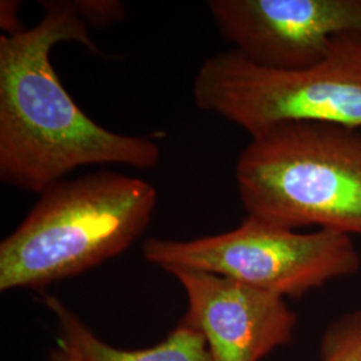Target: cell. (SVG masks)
<instances>
[{"label":"cell","instance_id":"8fae6325","mask_svg":"<svg viewBox=\"0 0 361 361\" xmlns=\"http://www.w3.org/2000/svg\"><path fill=\"white\" fill-rule=\"evenodd\" d=\"M20 1L3 0L0 3V27L6 31V35H16L27 30L19 18Z\"/></svg>","mask_w":361,"mask_h":361},{"label":"cell","instance_id":"ba28073f","mask_svg":"<svg viewBox=\"0 0 361 361\" xmlns=\"http://www.w3.org/2000/svg\"><path fill=\"white\" fill-rule=\"evenodd\" d=\"M44 304L58 323L61 337L75 347L85 361H212L204 335L183 324L154 347L116 348L95 335L59 298L46 296Z\"/></svg>","mask_w":361,"mask_h":361},{"label":"cell","instance_id":"7a4b0ae2","mask_svg":"<svg viewBox=\"0 0 361 361\" xmlns=\"http://www.w3.org/2000/svg\"><path fill=\"white\" fill-rule=\"evenodd\" d=\"M157 201L152 183L111 170L52 183L0 243V290L42 289L122 255Z\"/></svg>","mask_w":361,"mask_h":361},{"label":"cell","instance_id":"8992f818","mask_svg":"<svg viewBox=\"0 0 361 361\" xmlns=\"http://www.w3.org/2000/svg\"><path fill=\"white\" fill-rule=\"evenodd\" d=\"M207 7L233 50L279 71L310 68L336 37L361 32V0H210Z\"/></svg>","mask_w":361,"mask_h":361},{"label":"cell","instance_id":"52a82bcc","mask_svg":"<svg viewBox=\"0 0 361 361\" xmlns=\"http://www.w3.org/2000/svg\"><path fill=\"white\" fill-rule=\"evenodd\" d=\"M165 271L186 295L180 323L204 335L212 361H259L292 340L296 313L284 297L207 271Z\"/></svg>","mask_w":361,"mask_h":361},{"label":"cell","instance_id":"9c48e42d","mask_svg":"<svg viewBox=\"0 0 361 361\" xmlns=\"http://www.w3.org/2000/svg\"><path fill=\"white\" fill-rule=\"evenodd\" d=\"M323 361H361V310L329 328L323 340Z\"/></svg>","mask_w":361,"mask_h":361},{"label":"cell","instance_id":"30bf717a","mask_svg":"<svg viewBox=\"0 0 361 361\" xmlns=\"http://www.w3.org/2000/svg\"><path fill=\"white\" fill-rule=\"evenodd\" d=\"M79 16L90 27H104L125 19L126 7L118 0H75Z\"/></svg>","mask_w":361,"mask_h":361},{"label":"cell","instance_id":"3957f363","mask_svg":"<svg viewBox=\"0 0 361 361\" xmlns=\"http://www.w3.org/2000/svg\"><path fill=\"white\" fill-rule=\"evenodd\" d=\"M247 216L361 234V129L293 121L250 137L235 162Z\"/></svg>","mask_w":361,"mask_h":361},{"label":"cell","instance_id":"6da1fadb","mask_svg":"<svg viewBox=\"0 0 361 361\" xmlns=\"http://www.w3.org/2000/svg\"><path fill=\"white\" fill-rule=\"evenodd\" d=\"M40 4L44 13L38 25L0 37V180L39 194L82 166L157 168L158 143L92 121L52 66V49L62 42H77L99 54L75 3Z\"/></svg>","mask_w":361,"mask_h":361},{"label":"cell","instance_id":"277c9868","mask_svg":"<svg viewBox=\"0 0 361 361\" xmlns=\"http://www.w3.org/2000/svg\"><path fill=\"white\" fill-rule=\"evenodd\" d=\"M194 102L252 137L283 122L308 121L361 129V32L334 39L323 61L301 71L253 65L219 52L194 78Z\"/></svg>","mask_w":361,"mask_h":361},{"label":"cell","instance_id":"5b68a950","mask_svg":"<svg viewBox=\"0 0 361 361\" xmlns=\"http://www.w3.org/2000/svg\"><path fill=\"white\" fill-rule=\"evenodd\" d=\"M142 255L164 271L180 267L207 271L281 297L302 296L361 268L349 235L323 229L298 233L252 216L216 235L147 238Z\"/></svg>","mask_w":361,"mask_h":361},{"label":"cell","instance_id":"7c38bea8","mask_svg":"<svg viewBox=\"0 0 361 361\" xmlns=\"http://www.w3.org/2000/svg\"><path fill=\"white\" fill-rule=\"evenodd\" d=\"M51 361H85L75 347L67 343L62 337L59 338L58 348L52 352Z\"/></svg>","mask_w":361,"mask_h":361}]
</instances>
